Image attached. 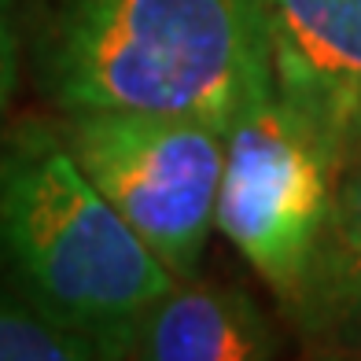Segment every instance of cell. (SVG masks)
<instances>
[{
	"label": "cell",
	"instance_id": "obj_1",
	"mask_svg": "<svg viewBox=\"0 0 361 361\" xmlns=\"http://www.w3.org/2000/svg\"><path fill=\"white\" fill-rule=\"evenodd\" d=\"M30 67L48 107L162 111L228 126L266 56L255 0H34Z\"/></svg>",
	"mask_w": 361,
	"mask_h": 361
},
{
	"label": "cell",
	"instance_id": "obj_2",
	"mask_svg": "<svg viewBox=\"0 0 361 361\" xmlns=\"http://www.w3.org/2000/svg\"><path fill=\"white\" fill-rule=\"evenodd\" d=\"M0 273L85 336L96 361L114 328L173 284L81 173L59 122L37 114L0 126Z\"/></svg>",
	"mask_w": 361,
	"mask_h": 361
},
{
	"label": "cell",
	"instance_id": "obj_3",
	"mask_svg": "<svg viewBox=\"0 0 361 361\" xmlns=\"http://www.w3.org/2000/svg\"><path fill=\"white\" fill-rule=\"evenodd\" d=\"M336 147L269 78L262 56L225 126L218 233L291 306L321 251L336 188Z\"/></svg>",
	"mask_w": 361,
	"mask_h": 361
},
{
	"label": "cell",
	"instance_id": "obj_4",
	"mask_svg": "<svg viewBox=\"0 0 361 361\" xmlns=\"http://www.w3.org/2000/svg\"><path fill=\"white\" fill-rule=\"evenodd\" d=\"M92 188L173 281L200 276L218 218L225 126L162 111H56Z\"/></svg>",
	"mask_w": 361,
	"mask_h": 361
},
{
	"label": "cell",
	"instance_id": "obj_5",
	"mask_svg": "<svg viewBox=\"0 0 361 361\" xmlns=\"http://www.w3.org/2000/svg\"><path fill=\"white\" fill-rule=\"evenodd\" d=\"M276 92L343 152L361 129V0H255Z\"/></svg>",
	"mask_w": 361,
	"mask_h": 361
},
{
	"label": "cell",
	"instance_id": "obj_6",
	"mask_svg": "<svg viewBox=\"0 0 361 361\" xmlns=\"http://www.w3.org/2000/svg\"><path fill=\"white\" fill-rule=\"evenodd\" d=\"M281 336L247 291L173 281L107 336L100 361H266Z\"/></svg>",
	"mask_w": 361,
	"mask_h": 361
},
{
	"label": "cell",
	"instance_id": "obj_7",
	"mask_svg": "<svg viewBox=\"0 0 361 361\" xmlns=\"http://www.w3.org/2000/svg\"><path fill=\"white\" fill-rule=\"evenodd\" d=\"M288 310L314 343L339 350L361 347V129L336 159L332 214L321 251L302 295Z\"/></svg>",
	"mask_w": 361,
	"mask_h": 361
},
{
	"label": "cell",
	"instance_id": "obj_8",
	"mask_svg": "<svg viewBox=\"0 0 361 361\" xmlns=\"http://www.w3.org/2000/svg\"><path fill=\"white\" fill-rule=\"evenodd\" d=\"M0 361H96V347L52 321L0 273Z\"/></svg>",
	"mask_w": 361,
	"mask_h": 361
},
{
	"label": "cell",
	"instance_id": "obj_9",
	"mask_svg": "<svg viewBox=\"0 0 361 361\" xmlns=\"http://www.w3.org/2000/svg\"><path fill=\"white\" fill-rule=\"evenodd\" d=\"M26 44H30L26 0H0V126L11 118L15 92L23 85V67L30 59Z\"/></svg>",
	"mask_w": 361,
	"mask_h": 361
}]
</instances>
